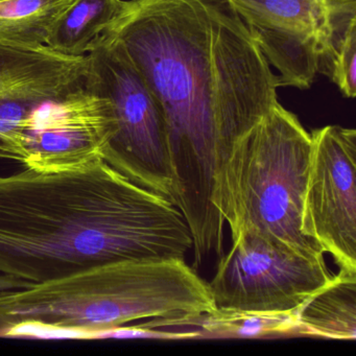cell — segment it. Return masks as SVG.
I'll use <instances>...</instances> for the list:
<instances>
[{"label": "cell", "mask_w": 356, "mask_h": 356, "mask_svg": "<svg viewBox=\"0 0 356 356\" xmlns=\"http://www.w3.org/2000/svg\"><path fill=\"white\" fill-rule=\"evenodd\" d=\"M88 57H67L47 45L0 43V159L24 161L22 124L37 108L82 86Z\"/></svg>", "instance_id": "cell-10"}, {"label": "cell", "mask_w": 356, "mask_h": 356, "mask_svg": "<svg viewBox=\"0 0 356 356\" xmlns=\"http://www.w3.org/2000/svg\"><path fill=\"white\" fill-rule=\"evenodd\" d=\"M333 275L325 259L303 257L259 235L241 232L220 256L210 293L218 309L293 314Z\"/></svg>", "instance_id": "cell-6"}, {"label": "cell", "mask_w": 356, "mask_h": 356, "mask_svg": "<svg viewBox=\"0 0 356 356\" xmlns=\"http://www.w3.org/2000/svg\"><path fill=\"white\" fill-rule=\"evenodd\" d=\"M152 328H185L204 339H280L302 337L293 314H266L237 310L214 309L191 318H151L145 322Z\"/></svg>", "instance_id": "cell-12"}, {"label": "cell", "mask_w": 356, "mask_h": 356, "mask_svg": "<svg viewBox=\"0 0 356 356\" xmlns=\"http://www.w3.org/2000/svg\"><path fill=\"white\" fill-rule=\"evenodd\" d=\"M318 72L329 76L343 97L356 95V22H352L321 58Z\"/></svg>", "instance_id": "cell-15"}, {"label": "cell", "mask_w": 356, "mask_h": 356, "mask_svg": "<svg viewBox=\"0 0 356 356\" xmlns=\"http://www.w3.org/2000/svg\"><path fill=\"white\" fill-rule=\"evenodd\" d=\"M310 137L302 233L356 272V131L326 126Z\"/></svg>", "instance_id": "cell-8"}, {"label": "cell", "mask_w": 356, "mask_h": 356, "mask_svg": "<svg viewBox=\"0 0 356 356\" xmlns=\"http://www.w3.org/2000/svg\"><path fill=\"white\" fill-rule=\"evenodd\" d=\"M107 36L122 43L161 108L175 206L197 268L211 252L224 254L218 179L237 143L278 103V76L228 0H130Z\"/></svg>", "instance_id": "cell-1"}, {"label": "cell", "mask_w": 356, "mask_h": 356, "mask_svg": "<svg viewBox=\"0 0 356 356\" xmlns=\"http://www.w3.org/2000/svg\"><path fill=\"white\" fill-rule=\"evenodd\" d=\"M74 0H0V43L39 47Z\"/></svg>", "instance_id": "cell-14"}, {"label": "cell", "mask_w": 356, "mask_h": 356, "mask_svg": "<svg viewBox=\"0 0 356 356\" xmlns=\"http://www.w3.org/2000/svg\"><path fill=\"white\" fill-rule=\"evenodd\" d=\"M270 65L279 86L307 89L320 60L356 22V0H228Z\"/></svg>", "instance_id": "cell-7"}, {"label": "cell", "mask_w": 356, "mask_h": 356, "mask_svg": "<svg viewBox=\"0 0 356 356\" xmlns=\"http://www.w3.org/2000/svg\"><path fill=\"white\" fill-rule=\"evenodd\" d=\"M216 309L209 285L185 259H124L0 296V337L97 339L151 318Z\"/></svg>", "instance_id": "cell-3"}, {"label": "cell", "mask_w": 356, "mask_h": 356, "mask_svg": "<svg viewBox=\"0 0 356 356\" xmlns=\"http://www.w3.org/2000/svg\"><path fill=\"white\" fill-rule=\"evenodd\" d=\"M178 207L104 159L79 170L0 175V273L32 284L124 259H185Z\"/></svg>", "instance_id": "cell-2"}, {"label": "cell", "mask_w": 356, "mask_h": 356, "mask_svg": "<svg viewBox=\"0 0 356 356\" xmlns=\"http://www.w3.org/2000/svg\"><path fill=\"white\" fill-rule=\"evenodd\" d=\"M312 137L278 103L237 143L218 179L216 207L232 237L250 232L310 259L323 250L301 230Z\"/></svg>", "instance_id": "cell-4"}, {"label": "cell", "mask_w": 356, "mask_h": 356, "mask_svg": "<svg viewBox=\"0 0 356 356\" xmlns=\"http://www.w3.org/2000/svg\"><path fill=\"white\" fill-rule=\"evenodd\" d=\"M32 285L34 284L28 282V281L22 280V279L16 278V277L11 276V275L0 273V296L11 293V291H19V289H28Z\"/></svg>", "instance_id": "cell-16"}, {"label": "cell", "mask_w": 356, "mask_h": 356, "mask_svg": "<svg viewBox=\"0 0 356 356\" xmlns=\"http://www.w3.org/2000/svg\"><path fill=\"white\" fill-rule=\"evenodd\" d=\"M302 337L356 339V272L339 268L295 312Z\"/></svg>", "instance_id": "cell-11"}, {"label": "cell", "mask_w": 356, "mask_h": 356, "mask_svg": "<svg viewBox=\"0 0 356 356\" xmlns=\"http://www.w3.org/2000/svg\"><path fill=\"white\" fill-rule=\"evenodd\" d=\"M88 57L87 86L109 99L116 132L103 159L139 186L175 205L165 120L122 43L107 36Z\"/></svg>", "instance_id": "cell-5"}, {"label": "cell", "mask_w": 356, "mask_h": 356, "mask_svg": "<svg viewBox=\"0 0 356 356\" xmlns=\"http://www.w3.org/2000/svg\"><path fill=\"white\" fill-rule=\"evenodd\" d=\"M126 0H74L56 24L47 47L67 57L97 49L128 9Z\"/></svg>", "instance_id": "cell-13"}, {"label": "cell", "mask_w": 356, "mask_h": 356, "mask_svg": "<svg viewBox=\"0 0 356 356\" xmlns=\"http://www.w3.org/2000/svg\"><path fill=\"white\" fill-rule=\"evenodd\" d=\"M115 132L109 99L84 83L24 120L22 165L41 172L79 170L103 159Z\"/></svg>", "instance_id": "cell-9"}]
</instances>
